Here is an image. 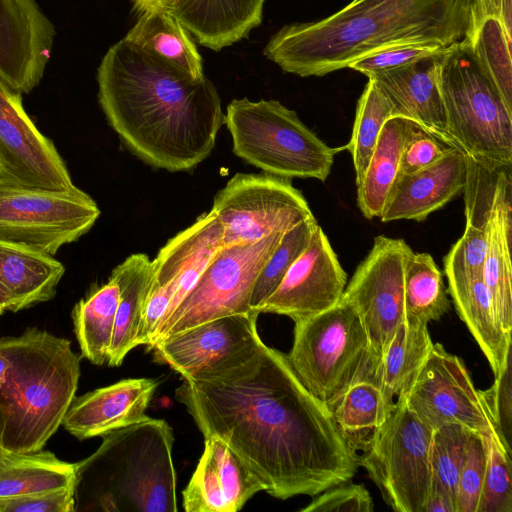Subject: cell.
Masks as SVG:
<instances>
[{
  "label": "cell",
  "instance_id": "cell-28",
  "mask_svg": "<svg viewBox=\"0 0 512 512\" xmlns=\"http://www.w3.org/2000/svg\"><path fill=\"white\" fill-rule=\"evenodd\" d=\"M77 463L52 452L0 449V498H10L75 486Z\"/></svg>",
  "mask_w": 512,
  "mask_h": 512
},
{
  "label": "cell",
  "instance_id": "cell-29",
  "mask_svg": "<svg viewBox=\"0 0 512 512\" xmlns=\"http://www.w3.org/2000/svg\"><path fill=\"white\" fill-rule=\"evenodd\" d=\"M124 38L194 79L205 77L202 59L191 35L167 10L141 12Z\"/></svg>",
  "mask_w": 512,
  "mask_h": 512
},
{
  "label": "cell",
  "instance_id": "cell-49",
  "mask_svg": "<svg viewBox=\"0 0 512 512\" xmlns=\"http://www.w3.org/2000/svg\"><path fill=\"white\" fill-rule=\"evenodd\" d=\"M134 1V9L139 13L154 10V9H163L168 10L173 0H133Z\"/></svg>",
  "mask_w": 512,
  "mask_h": 512
},
{
  "label": "cell",
  "instance_id": "cell-7",
  "mask_svg": "<svg viewBox=\"0 0 512 512\" xmlns=\"http://www.w3.org/2000/svg\"><path fill=\"white\" fill-rule=\"evenodd\" d=\"M225 124L233 153L267 174L314 178L324 182L334 156L345 149L330 147L277 100H232Z\"/></svg>",
  "mask_w": 512,
  "mask_h": 512
},
{
  "label": "cell",
  "instance_id": "cell-22",
  "mask_svg": "<svg viewBox=\"0 0 512 512\" xmlns=\"http://www.w3.org/2000/svg\"><path fill=\"white\" fill-rule=\"evenodd\" d=\"M465 176V153L454 148L425 169L399 175L379 218L382 222L402 219L423 221L463 190Z\"/></svg>",
  "mask_w": 512,
  "mask_h": 512
},
{
  "label": "cell",
  "instance_id": "cell-3",
  "mask_svg": "<svg viewBox=\"0 0 512 512\" xmlns=\"http://www.w3.org/2000/svg\"><path fill=\"white\" fill-rule=\"evenodd\" d=\"M471 0H352L316 22L286 25L264 48L283 71L323 76L388 46L428 43L447 48L467 27Z\"/></svg>",
  "mask_w": 512,
  "mask_h": 512
},
{
  "label": "cell",
  "instance_id": "cell-43",
  "mask_svg": "<svg viewBox=\"0 0 512 512\" xmlns=\"http://www.w3.org/2000/svg\"><path fill=\"white\" fill-rule=\"evenodd\" d=\"M511 355L507 358L504 369L495 376L493 384L486 390H479L486 407L495 433L506 449L512 455V374Z\"/></svg>",
  "mask_w": 512,
  "mask_h": 512
},
{
  "label": "cell",
  "instance_id": "cell-16",
  "mask_svg": "<svg viewBox=\"0 0 512 512\" xmlns=\"http://www.w3.org/2000/svg\"><path fill=\"white\" fill-rule=\"evenodd\" d=\"M346 284L347 274L317 225L308 247L256 311L284 315L295 322L333 307L341 300Z\"/></svg>",
  "mask_w": 512,
  "mask_h": 512
},
{
  "label": "cell",
  "instance_id": "cell-19",
  "mask_svg": "<svg viewBox=\"0 0 512 512\" xmlns=\"http://www.w3.org/2000/svg\"><path fill=\"white\" fill-rule=\"evenodd\" d=\"M444 50L401 67L366 76L385 96L394 116L412 120L454 145L447 132L440 88V64Z\"/></svg>",
  "mask_w": 512,
  "mask_h": 512
},
{
  "label": "cell",
  "instance_id": "cell-18",
  "mask_svg": "<svg viewBox=\"0 0 512 512\" xmlns=\"http://www.w3.org/2000/svg\"><path fill=\"white\" fill-rule=\"evenodd\" d=\"M204 451L183 490L186 512H236L262 483L217 436L205 438Z\"/></svg>",
  "mask_w": 512,
  "mask_h": 512
},
{
  "label": "cell",
  "instance_id": "cell-38",
  "mask_svg": "<svg viewBox=\"0 0 512 512\" xmlns=\"http://www.w3.org/2000/svg\"><path fill=\"white\" fill-rule=\"evenodd\" d=\"M317 225L313 216L283 235L256 280L250 301L252 311L257 312V308L279 286L290 266L308 247Z\"/></svg>",
  "mask_w": 512,
  "mask_h": 512
},
{
  "label": "cell",
  "instance_id": "cell-2",
  "mask_svg": "<svg viewBox=\"0 0 512 512\" xmlns=\"http://www.w3.org/2000/svg\"><path fill=\"white\" fill-rule=\"evenodd\" d=\"M97 83L108 124L131 153L154 168H195L210 155L225 124L211 80L194 79L125 38L102 58Z\"/></svg>",
  "mask_w": 512,
  "mask_h": 512
},
{
  "label": "cell",
  "instance_id": "cell-12",
  "mask_svg": "<svg viewBox=\"0 0 512 512\" xmlns=\"http://www.w3.org/2000/svg\"><path fill=\"white\" fill-rule=\"evenodd\" d=\"M211 210L222 227V246L285 234L313 217L288 178L267 173H237L215 195Z\"/></svg>",
  "mask_w": 512,
  "mask_h": 512
},
{
  "label": "cell",
  "instance_id": "cell-31",
  "mask_svg": "<svg viewBox=\"0 0 512 512\" xmlns=\"http://www.w3.org/2000/svg\"><path fill=\"white\" fill-rule=\"evenodd\" d=\"M432 347L427 324L404 320L397 327L376 376L384 405L389 411L395 399L410 385Z\"/></svg>",
  "mask_w": 512,
  "mask_h": 512
},
{
  "label": "cell",
  "instance_id": "cell-40",
  "mask_svg": "<svg viewBox=\"0 0 512 512\" xmlns=\"http://www.w3.org/2000/svg\"><path fill=\"white\" fill-rule=\"evenodd\" d=\"M487 459L477 512H512V463L496 435L484 437Z\"/></svg>",
  "mask_w": 512,
  "mask_h": 512
},
{
  "label": "cell",
  "instance_id": "cell-26",
  "mask_svg": "<svg viewBox=\"0 0 512 512\" xmlns=\"http://www.w3.org/2000/svg\"><path fill=\"white\" fill-rule=\"evenodd\" d=\"M448 291L460 319L488 360L494 376L504 369L512 354L507 334L493 307L482 275L448 280Z\"/></svg>",
  "mask_w": 512,
  "mask_h": 512
},
{
  "label": "cell",
  "instance_id": "cell-9",
  "mask_svg": "<svg viewBox=\"0 0 512 512\" xmlns=\"http://www.w3.org/2000/svg\"><path fill=\"white\" fill-rule=\"evenodd\" d=\"M433 429L396 398L384 421L357 452L358 465L396 512H423L431 482Z\"/></svg>",
  "mask_w": 512,
  "mask_h": 512
},
{
  "label": "cell",
  "instance_id": "cell-32",
  "mask_svg": "<svg viewBox=\"0 0 512 512\" xmlns=\"http://www.w3.org/2000/svg\"><path fill=\"white\" fill-rule=\"evenodd\" d=\"M464 191L466 225L486 230L499 211H512L511 164L465 154Z\"/></svg>",
  "mask_w": 512,
  "mask_h": 512
},
{
  "label": "cell",
  "instance_id": "cell-30",
  "mask_svg": "<svg viewBox=\"0 0 512 512\" xmlns=\"http://www.w3.org/2000/svg\"><path fill=\"white\" fill-rule=\"evenodd\" d=\"M412 120L393 116L383 126L362 181L357 185V205L367 219L380 217L399 175L401 154Z\"/></svg>",
  "mask_w": 512,
  "mask_h": 512
},
{
  "label": "cell",
  "instance_id": "cell-39",
  "mask_svg": "<svg viewBox=\"0 0 512 512\" xmlns=\"http://www.w3.org/2000/svg\"><path fill=\"white\" fill-rule=\"evenodd\" d=\"M459 424H446L433 430L431 440L432 482L455 499L459 474L464 463L469 433Z\"/></svg>",
  "mask_w": 512,
  "mask_h": 512
},
{
  "label": "cell",
  "instance_id": "cell-51",
  "mask_svg": "<svg viewBox=\"0 0 512 512\" xmlns=\"http://www.w3.org/2000/svg\"><path fill=\"white\" fill-rule=\"evenodd\" d=\"M3 432H4V418H3L2 410L0 408V449L3 447L2 446Z\"/></svg>",
  "mask_w": 512,
  "mask_h": 512
},
{
  "label": "cell",
  "instance_id": "cell-11",
  "mask_svg": "<svg viewBox=\"0 0 512 512\" xmlns=\"http://www.w3.org/2000/svg\"><path fill=\"white\" fill-rule=\"evenodd\" d=\"M101 211L77 186L70 190L27 187L0 178V239L55 255L94 226Z\"/></svg>",
  "mask_w": 512,
  "mask_h": 512
},
{
  "label": "cell",
  "instance_id": "cell-46",
  "mask_svg": "<svg viewBox=\"0 0 512 512\" xmlns=\"http://www.w3.org/2000/svg\"><path fill=\"white\" fill-rule=\"evenodd\" d=\"M373 499L363 484L341 483L324 490L302 512H372Z\"/></svg>",
  "mask_w": 512,
  "mask_h": 512
},
{
  "label": "cell",
  "instance_id": "cell-10",
  "mask_svg": "<svg viewBox=\"0 0 512 512\" xmlns=\"http://www.w3.org/2000/svg\"><path fill=\"white\" fill-rule=\"evenodd\" d=\"M283 235L222 246L193 289L161 325L150 350L159 341L199 324L254 312L250 306L254 285Z\"/></svg>",
  "mask_w": 512,
  "mask_h": 512
},
{
  "label": "cell",
  "instance_id": "cell-27",
  "mask_svg": "<svg viewBox=\"0 0 512 512\" xmlns=\"http://www.w3.org/2000/svg\"><path fill=\"white\" fill-rule=\"evenodd\" d=\"M153 277L152 261L144 253L127 257L111 272L119 288L114 330L109 349L108 365H121L126 355L137 345L142 313Z\"/></svg>",
  "mask_w": 512,
  "mask_h": 512
},
{
  "label": "cell",
  "instance_id": "cell-48",
  "mask_svg": "<svg viewBox=\"0 0 512 512\" xmlns=\"http://www.w3.org/2000/svg\"><path fill=\"white\" fill-rule=\"evenodd\" d=\"M423 512H456L455 499L443 487L431 483Z\"/></svg>",
  "mask_w": 512,
  "mask_h": 512
},
{
  "label": "cell",
  "instance_id": "cell-25",
  "mask_svg": "<svg viewBox=\"0 0 512 512\" xmlns=\"http://www.w3.org/2000/svg\"><path fill=\"white\" fill-rule=\"evenodd\" d=\"M64 265L35 247L0 239V285L14 299L12 312L54 298Z\"/></svg>",
  "mask_w": 512,
  "mask_h": 512
},
{
  "label": "cell",
  "instance_id": "cell-20",
  "mask_svg": "<svg viewBox=\"0 0 512 512\" xmlns=\"http://www.w3.org/2000/svg\"><path fill=\"white\" fill-rule=\"evenodd\" d=\"M158 385L156 379L130 378L75 396L61 425L79 440L129 426L146 416Z\"/></svg>",
  "mask_w": 512,
  "mask_h": 512
},
{
  "label": "cell",
  "instance_id": "cell-34",
  "mask_svg": "<svg viewBox=\"0 0 512 512\" xmlns=\"http://www.w3.org/2000/svg\"><path fill=\"white\" fill-rule=\"evenodd\" d=\"M487 254L483 281L491 296L495 313L507 334L512 331V211L495 213L486 226Z\"/></svg>",
  "mask_w": 512,
  "mask_h": 512
},
{
  "label": "cell",
  "instance_id": "cell-8",
  "mask_svg": "<svg viewBox=\"0 0 512 512\" xmlns=\"http://www.w3.org/2000/svg\"><path fill=\"white\" fill-rule=\"evenodd\" d=\"M440 88L453 144L474 158L512 163V111L462 40L443 51Z\"/></svg>",
  "mask_w": 512,
  "mask_h": 512
},
{
  "label": "cell",
  "instance_id": "cell-17",
  "mask_svg": "<svg viewBox=\"0 0 512 512\" xmlns=\"http://www.w3.org/2000/svg\"><path fill=\"white\" fill-rule=\"evenodd\" d=\"M258 316L256 312L224 316L165 338L151 349L154 359L182 379L221 367L260 344Z\"/></svg>",
  "mask_w": 512,
  "mask_h": 512
},
{
  "label": "cell",
  "instance_id": "cell-50",
  "mask_svg": "<svg viewBox=\"0 0 512 512\" xmlns=\"http://www.w3.org/2000/svg\"><path fill=\"white\" fill-rule=\"evenodd\" d=\"M14 299L12 296L0 285V315L5 311H13Z\"/></svg>",
  "mask_w": 512,
  "mask_h": 512
},
{
  "label": "cell",
  "instance_id": "cell-37",
  "mask_svg": "<svg viewBox=\"0 0 512 512\" xmlns=\"http://www.w3.org/2000/svg\"><path fill=\"white\" fill-rule=\"evenodd\" d=\"M393 116L392 108L385 96L374 82L368 79L357 102L351 138L345 145L353 159L356 185L363 179L383 126Z\"/></svg>",
  "mask_w": 512,
  "mask_h": 512
},
{
  "label": "cell",
  "instance_id": "cell-15",
  "mask_svg": "<svg viewBox=\"0 0 512 512\" xmlns=\"http://www.w3.org/2000/svg\"><path fill=\"white\" fill-rule=\"evenodd\" d=\"M0 178L51 190L74 185L56 146L26 113L22 94L0 79Z\"/></svg>",
  "mask_w": 512,
  "mask_h": 512
},
{
  "label": "cell",
  "instance_id": "cell-21",
  "mask_svg": "<svg viewBox=\"0 0 512 512\" xmlns=\"http://www.w3.org/2000/svg\"><path fill=\"white\" fill-rule=\"evenodd\" d=\"M221 247L222 227L211 210L198 217L191 226L176 234L160 249L152 261L151 284L169 287L174 293L164 321L193 289Z\"/></svg>",
  "mask_w": 512,
  "mask_h": 512
},
{
  "label": "cell",
  "instance_id": "cell-4",
  "mask_svg": "<svg viewBox=\"0 0 512 512\" xmlns=\"http://www.w3.org/2000/svg\"><path fill=\"white\" fill-rule=\"evenodd\" d=\"M80 359L71 342L37 327L0 338L2 446L41 450L62 424L75 397Z\"/></svg>",
  "mask_w": 512,
  "mask_h": 512
},
{
  "label": "cell",
  "instance_id": "cell-45",
  "mask_svg": "<svg viewBox=\"0 0 512 512\" xmlns=\"http://www.w3.org/2000/svg\"><path fill=\"white\" fill-rule=\"evenodd\" d=\"M445 48L428 43L397 44L374 51L354 60L348 68L364 75L404 66L421 58L436 54Z\"/></svg>",
  "mask_w": 512,
  "mask_h": 512
},
{
  "label": "cell",
  "instance_id": "cell-44",
  "mask_svg": "<svg viewBox=\"0 0 512 512\" xmlns=\"http://www.w3.org/2000/svg\"><path fill=\"white\" fill-rule=\"evenodd\" d=\"M454 148L457 147L412 121L401 154L399 175L425 169L438 162Z\"/></svg>",
  "mask_w": 512,
  "mask_h": 512
},
{
  "label": "cell",
  "instance_id": "cell-41",
  "mask_svg": "<svg viewBox=\"0 0 512 512\" xmlns=\"http://www.w3.org/2000/svg\"><path fill=\"white\" fill-rule=\"evenodd\" d=\"M487 449L484 436L470 432L456 490V512H477L485 474Z\"/></svg>",
  "mask_w": 512,
  "mask_h": 512
},
{
  "label": "cell",
  "instance_id": "cell-6",
  "mask_svg": "<svg viewBox=\"0 0 512 512\" xmlns=\"http://www.w3.org/2000/svg\"><path fill=\"white\" fill-rule=\"evenodd\" d=\"M286 354L302 384L331 410L355 383H376V368L364 324L347 301L294 322Z\"/></svg>",
  "mask_w": 512,
  "mask_h": 512
},
{
  "label": "cell",
  "instance_id": "cell-1",
  "mask_svg": "<svg viewBox=\"0 0 512 512\" xmlns=\"http://www.w3.org/2000/svg\"><path fill=\"white\" fill-rule=\"evenodd\" d=\"M182 380L175 397L204 439H221L269 495L316 496L354 477L357 454L279 350L261 341L230 363Z\"/></svg>",
  "mask_w": 512,
  "mask_h": 512
},
{
  "label": "cell",
  "instance_id": "cell-35",
  "mask_svg": "<svg viewBox=\"0 0 512 512\" xmlns=\"http://www.w3.org/2000/svg\"><path fill=\"white\" fill-rule=\"evenodd\" d=\"M405 320L427 324L438 321L450 309L442 273L428 253L407 257L404 273Z\"/></svg>",
  "mask_w": 512,
  "mask_h": 512
},
{
  "label": "cell",
  "instance_id": "cell-13",
  "mask_svg": "<svg viewBox=\"0 0 512 512\" xmlns=\"http://www.w3.org/2000/svg\"><path fill=\"white\" fill-rule=\"evenodd\" d=\"M411 251L403 239L375 237L341 298L355 308L364 324L376 376L397 327L405 320L404 273Z\"/></svg>",
  "mask_w": 512,
  "mask_h": 512
},
{
  "label": "cell",
  "instance_id": "cell-14",
  "mask_svg": "<svg viewBox=\"0 0 512 512\" xmlns=\"http://www.w3.org/2000/svg\"><path fill=\"white\" fill-rule=\"evenodd\" d=\"M397 398L433 430L454 423L484 437L496 435L464 363L440 343L433 344L426 361Z\"/></svg>",
  "mask_w": 512,
  "mask_h": 512
},
{
  "label": "cell",
  "instance_id": "cell-42",
  "mask_svg": "<svg viewBox=\"0 0 512 512\" xmlns=\"http://www.w3.org/2000/svg\"><path fill=\"white\" fill-rule=\"evenodd\" d=\"M487 248L486 230L466 225L460 239L444 257V273L447 279L481 276Z\"/></svg>",
  "mask_w": 512,
  "mask_h": 512
},
{
  "label": "cell",
  "instance_id": "cell-47",
  "mask_svg": "<svg viewBox=\"0 0 512 512\" xmlns=\"http://www.w3.org/2000/svg\"><path fill=\"white\" fill-rule=\"evenodd\" d=\"M75 511V486L19 497L0 498V512Z\"/></svg>",
  "mask_w": 512,
  "mask_h": 512
},
{
  "label": "cell",
  "instance_id": "cell-24",
  "mask_svg": "<svg viewBox=\"0 0 512 512\" xmlns=\"http://www.w3.org/2000/svg\"><path fill=\"white\" fill-rule=\"evenodd\" d=\"M265 0H173L168 8L196 41L219 51L262 22Z\"/></svg>",
  "mask_w": 512,
  "mask_h": 512
},
{
  "label": "cell",
  "instance_id": "cell-33",
  "mask_svg": "<svg viewBox=\"0 0 512 512\" xmlns=\"http://www.w3.org/2000/svg\"><path fill=\"white\" fill-rule=\"evenodd\" d=\"M118 301V285L109 278L78 301L72 310L82 357L92 364L103 365L108 361Z\"/></svg>",
  "mask_w": 512,
  "mask_h": 512
},
{
  "label": "cell",
  "instance_id": "cell-36",
  "mask_svg": "<svg viewBox=\"0 0 512 512\" xmlns=\"http://www.w3.org/2000/svg\"><path fill=\"white\" fill-rule=\"evenodd\" d=\"M331 412L338 430L356 454L390 413L384 405L378 385L371 381H360L352 385Z\"/></svg>",
  "mask_w": 512,
  "mask_h": 512
},
{
  "label": "cell",
  "instance_id": "cell-5",
  "mask_svg": "<svg viewBox=\"0 0 512 512\" xmlns=\"http://www.w3.org/2000/svg\"><path fill=\"white\" fill-rule=\"evenodd\" d=\"M100 447L77 463L75 511L175 512L173 430L147 415L102 436Z\"/></svg>",
  "mask_w": 512,
  "mask_h": 512
},
{
  "label": "cell",
  "instance_id": "cell-23",
  "mask_svg": "<svg viewBox=\"0 0 512 512\" xmlns=\"http://www.w3.org/2000/svg\"><path fill=\"white\" fill-rule=\"evenodd\" d=\"M461 40L512 111V0H471Z\"/></svg>",
  "mask_w": 512,
  "mask_h": 512
}]
</instances>
